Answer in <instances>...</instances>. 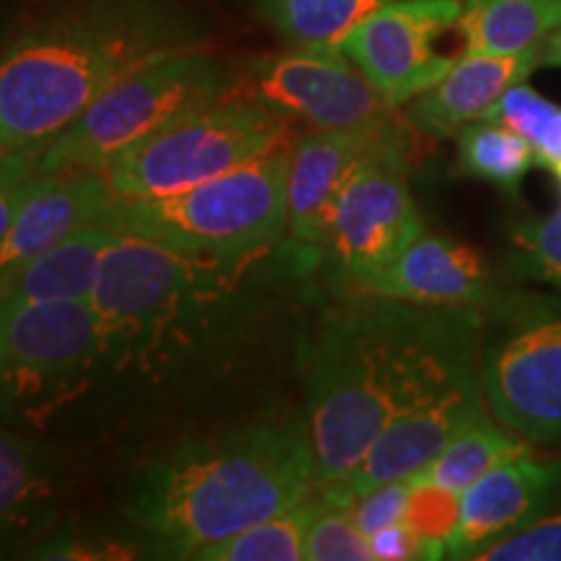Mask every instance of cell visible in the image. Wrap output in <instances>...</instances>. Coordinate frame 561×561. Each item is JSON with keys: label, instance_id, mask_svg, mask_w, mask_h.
<instances>
[{"label": "cell", "instance_id": "83f0119b", "mask_svg": "<svg viewBox=\"0 0 561 561\" xmlns=\"http://www.w3.org/2000/svg\"><path fill=\"white\" fill-rule=\"evenodd\" d=\"M458 491L434 486V483H411L403 523L419 538L424 559H445L447 541L458 525Z\"/></svg>", "mask_w": 561, "mask_h": 561}, {"label": "cell", "instance_id": "7402d4cb", "mask_svg": "<svg viewBox=\"0 0 561 561\" xmlns=\"http://www.w3.org/2000/svg\"><path fill=\"white\" fill-rule=\"evenodd\" d=\"M530 453V442L504 424H494L489 413L460 432L424 471L411 476V483H434L462 494L471 483L500 462Z\"/></svg>", "mask_w": 561, "mask_h": 561}, {"label": "cell", "instance_id": "1f68e13d", "mask_svg": "<svg viewBox=\"0 0 561 561\" xmlns=\"http://www.w3.org/2000/svg\"><path fill=\"white\" fill-rule=\"evenodd\" d=\"M409 491L411 483L409 479L403 481H390L382 483V486L367 491L359 500L351 504V515H354L356 525L364 536H375L377 530L390 528V525L403 523L405 504H409Z\"/></svg>", "mask_w": 561, "mask_h": 561}, {"label": "cell", "instance_id": "ffe728a7", "mask_svg": "<svg viewBox=\"0 0 561 561\" xmlns=\"http://www.w3.org/2000/svg\"><path fill=\"white\" fill-rule=\"evenodd\" d=\"M117 229L104 221L83 224L73 234L47 250L39 261L21 273L9 297L0 307L34 305V301L91 299L96 273L107 244L115 240Z\"/></svg>", "mask_w": 561, "mask_h": 561}, {"label": "cell", "instance_id": "e0dca14e", "mask_svg": "<svg viewBox=\"0 0 561 561\" xmlns=\"http://www.w3.org/2000/svg\"><path fill=\"white\" fill-rule=\"evenodd\" d=\"M354 291L426 307H481L486 310L502 286L479 250L447 237L421 234L401 255Z\"/></svg>", "mask_w": 561, "mask_h": 561}, {"label": "cell", "instance_id": "5bb4252c", "mask_svg": "<svg viewBox=\"0 0 561 561\" xmlns=\"http://www.w3.org/2000/svg\"><path fill=\"white\" fill-rule=\"evenodd\" d=\"M561 496V460L517 455L491 468L460 494V517L445 559H473L551 512Z\"/></svg>", "mask_w": 561, "mask_h": 561}, {"label": "cell", "instance_id": "484cf974", "mask_svg": "<svg viewBox=\"0 0 561 561\" xmlns=\"http://www.w3.org/2000/svg\"><path fill=\"white\" fill-rule=\"evenodd\" d=\"M486 117L520 133L536 153V164L553 174L561 170V104L543 100L523 81L512 87Z\"/></svg>", "mask_w": 561, "mask_h": 561}, {"label": "cell", "instance_id": "d6986e66", "mask_svg": "<svg viewBox=\"0 0 561 561\" xmlns=\"http://www.w3.org/2000/svg\"><path fill=\"white\" fill-rule=\"evenodd\" d=\"M541 68V47L517 55L462 53L442 79L411 100L409 121L432 138H450L481 117L517 83Z\"/></svg>", "mask_w": 561, "mask_h": 561}, {"label": "cell", "instance_id": "836d02e7", "mask_svg": "<svg viewBox=\"0 0 561 561\" xmlns=\"http://www.w3.org/2000/svg\"><path fill=\"white\" fill-rule=\"evenodd\" d=\"M541 66L543 68H561V26L551 32L541 45Z\"/></svg>", "mask_w": 561, "mask_h": 561}, {"label": "cell", "instance_id": "2e32d148", "mask_svg": "<svg viewBox=\"0 0 561 561\" xmlns=\"http://www.w3.org/2000/svg\"><path fill=\"white\" fill-rule=\"evenodd\" d=\"M392 138H401L396 125L382 133L312 130L294 140L286 178V231L294 242L322 250L351 172Z\"/></svg>", "mask_w": 561, "mask_h": 561}, {"label": "cell", "instance_id": "cb8c5ba5", "mask_svg": "<svg viewBox=\"0 0 561 561\" xmlns=\"http://www.w3.org/2000/svg\"><path fill=\"white\" fill-rule=\"evenodd\" d=\"M390 0H261V13L291 47L341 45L364 19Z\"/></svg>", "mask_w": 561, "mask_h": 561}, {"label": "cell", "instance_id": "f1b7e54d", "mask_svg": "<svg viewBox=\"0 0 561 561\" xmlns=\"http://www.w3.org/2000/svg\"><path fill=\"white\" fill-rule=\"evenodd\" d=\"M305 559L310 561H375L369 538L351 515L348 504L328 502L307 530Z\"/></svg>", "mask_w": 561, "mask_h": 561}, {"label": "cell", "instance_id": "7c38bea8", "mask_svg": "<svg viewBox=\"0 0 561 561\" xmlns=\"http://www.w3.org/2000/svg\"><path fill=\"white\" fill-rule=\"evenodd\" d=\"M462 0H390L348 34L341 50L380 89L392 107H403L455 66L437 53V39L458 26Z\"/></svg>", "mask_w": 561, "mask_h": 561}, {"label": "cell", "instance_id": "e575fe53", "mask_svg": "<svg viewBox=\"0 0 561 561\" xmlns=\"http://www.w3.org/2000/svg\"><path fill=\"white\" fill-rule=\"evenodd\" d=\"M557 178H559V180H561V170H559V172H557Z\"/></svg>", "mask_w": 561, "mask_h": 561}, {"label": "cell", "instance_id": "6da1fadb", "mask_svg": "<svg viewBox=\"0 0 561 561\" xmlns=\"http://www.w3.org/2000/svg\"><path fill=\"white\" fill-rule=\"evenodd\" d=\"M481 335V307H426L356 291L328 312L307 364L318 489H339L398 413L476 367Z\"/></svg>", "mask_w": 561, "mask_h": 561}, {"label": "cell", "instance_id": "f546056e", "mask_svg": "<svg viewBox=\"0 0 561 561\" xmlns=\"http://www.w3.org/2000/svg\"><path fill=\"white\" fill-rule=\"evenodd\" d=\"M476 561H561V515H546L483 549Z\"/></svg>", "mask_w": 561, "mask_h": 561}, {"label": "cell", "instance_id": "603a6c76", "mask_svg": "<svg viewBox=\"0 0 561 561\" xmlns=\"http://www.w3.org/2000/svg\"><path fill=\"white\" fill-rule=\"evenodd\" d=\"M325 504V496L318 489L305 502L294 504L291 510L265 517L240 533L201 546L191 553V559L201 561H299L305 559L307 530L314 515Z\"/></svg>", "mask_w": 561, "mask_h": 561}, {"label": "cell", "instance_id": "44dd1931", "mask_svg": "<svg viewBox=\"0 0 561 561\" xmlns=\"http://www.w3.org/2000/svg\"><path fill=\"white\" fill-rule=\"evenodd\" d=\"M561 26V0H462V53L536 50Z\"/></svg>", "mask_w": 561, "mask_h": 561}, {"label": "cell", "instance_id": "8fae6325", "mask_svg": "<svg viewBox=\"0 0 561 561\" xmlns=\"http://www.w3.org/2000/svg\"><path fill=\"white\" fill-rule=\"evenodd\" d=\"M250 91L284 117L312 130L382 133L392 128L396 107L343 50L294 47L250 62Z\"/></svg>", "mask_w": 561, "mask_h": 561}, {"label": "cell", "instance_id": "4dcf8cb0", "mask_svg": "<svg viewBox=\"0 0 561 561\" xmlns=\"http://www.w3.org/2000/svg\"><path fill=\"white\" fill-rule=\"evenodd\" d=\"M39 153L42 146L37 149H0V240L9 231L11 221L16 219L32 180L39 174Z\"/></svg>", "mask_w": 561, "mask_h": 561}, {"label": "cell", "instance_id": "52a82bcc", "mask_svg": "<svg viewBox=\"0 0 561 561\" xmlns=\"http://www.w3.org/2000/svg\"><path fill=\"white\" fill-rule=\"evenodd\" d=\"M227 91V70L210 55L193 47L161 53L121 76L66 130L42 146L39 172H102L117 153L159 125Z\"/></svg>", "mask_w": 561, "mask_h": 561}, {"label": "cell", "instance_id": "ba28073f", "mask_svg": "<svg viewBox=\"0 0 561 561\" xmlns=\"http://www.w3.org/2000/svg\"><path fill=\"white\" fill-rule=\"evenodd\" d=\"M489 411L530 445L561 442V291L502 289L483 310Z\"/></svg>", "mask_w": 561, "mask_h": 561}, {"label": "cell", "instance_id": "4fadbf2b", "mask_svg": "<svg viewBox=\"0 0 561 561\" xmlns=\"http://www.w3.org/2000/svg\"><path fill=\"white\" fill-rule=\"evenodd\" d=\"M489 413L479 364L430 401L398 413L377 434L369 450L339 489L322 491L328 502L354 504L367 491L390 481H403L424 471L450 442Z\"/></svg>", "mask_w": 561, "mask_h": 561}, {"label": "cell", "instance_id": "8992f818", "mask_svg": "<svg viewBox=\"0 0 561 561\" xmlns=\"http://www.w3.org/2000/svg\"><path fill=\"white\" fill-rule=\"evenodd\" d=\"M289 117L255 96L210 100L180 112L104 167L115 198H161L286 146Z\"/></svg>", "mask_w": 561, "mask_h": 561}, {"label": "cell", "instance_id": "ac0fdd59", "mask_svg": "<svg viewBox=\"0 0 561 561\" xmlns=\"http://www.w3.org/2000/svg\"><path fill=\"white\" fill-rule=\"evenodd\" d=\"M62 491L66 466L55 447L0 421V557L53 536Z\"/></svg>", "mask_w": 561, "mask_h": 561}, {"label": "cell", "instance_id": "5b68a950", "mask_svg": "<svg viewBox=\"0 0 561 561\" xmlns=\"http://www.w3.org/2000/svg\"><path fill=\"white\" fill-rule=\"evenodd\" d=\"M289 146L161 198H115L100 221L167 248L206 255H257L286 231Z\"/></svg>", "mask_w": 561, "mask_h": 561}, {"label": "cell", "instance_id": "30bf717a", "mask_svg": "<svg viewBox=\"0 0 561 561\" xmlns=\"http://www.w3.org/2000/svg\"><path fill=\"white\" fill-rule=\"evenodd\" d=\"M424 234V219L405 180L401 138L359 161L335 203L328 240L333 268L351 291Z\"/></svg>", "mask_w": 561, "mask_h": 561}, {"label": "cell", "instance_id": "277c9868", "mask_svg": "<svg viewBox=\"0 0 561 561\" xmlns=\"http://www.w3.org/2000/svg\"><path fill=\"white\" fill-rule=\"evenodd\" d=\"M185 252L117 229L96 273L91 307L102 322L110 362L136 364L170 356L224 312L234 261Z\"/></svg>", "mask_w": 561, "mask_h": 561}, {"label": "cell", "instance_id": "d6a6232c", "mask_svg": "<svg viewBox=\"0 0 561 561\" xmlns=\"http://www.w3.org/2000/svg\"><path fill=\"white\" fill-rule=\"evenodd\" d=\"M375 561H403V559H424L419 538L405 528V523H396L390 528L377 530L369 536Z\"/></svg>", "mask_w": 561, "mask_h": 561}, {"label": "cell", "instance_id": "7a4b0ae2", "mask_svg": "<svg viewBox=\"0 0 561 561\" xmlns=\"http://www.w3.org/2000/svg\"><path fill=\"white\" fill-rule=\"evenodd\" d=\"M314 491L310 430L261 421L159 455L133 481L125 515L191 559L201 546L291 510Z\"/></svg>", "mask_w": 561, "mask_h": 561}, {"label": "cell", "instance_id": "9a60e30c", "mask_svg": "<svg viewBox=\"0 0 561 561\" xmlns=\"http://www.w3.org/2000/svg\"><path fill=\"white\" fill-rule=\"evenodd\" d=\"M112 201L115 193L100 170L39 172L0 240V305L21 273L83 224L100 221Z\"/></svg>", "mask_w": 561, "mask_h": 561}, {"label": "cell", "instance_id": "3957f363", "mask_svg": "<svg viewBox=\"0 0 561 561\" xmlns=\"http://www.w3.org/2000/svg\"><path fill=\"white\" fill-rule=\"evenodd\" d=\"M182 47L159 11L133 0L70 9L0 50V149H37L140 62Z\"/></svg>", "mask_w": 561, "mask_h": 561}, {"label": "cell", "instance_id": "4316f807", "mask_svg": "<svg viewBox=\"0 0 561 561\" xmlns=\"http://www.w3.org/2000/svg\"><path fill=\"white\" fill-rule=\"evenodd\" d=\"M510 265L517 276L561 291V206L512 229Z\"/></svg>", "mask_w": 561, "mask_h": 561}, {"label": "cell", "instance_id": "d4e9b609", "mask_svg": "<svg viewBox=\"0 0 561 561\" xmlns=\"http://www.w3.org/2000/svg\"><path fill=\"white\" fill-rule=\"evenodd\" d=\"M460 170L476 180L515 193L536 164V153L520 133L500 121L481 117L458 133Z\"/></svg>", "mask_w": 561, "mask_h": 561}, {"label": "cell", "instance_id": "9c48e42d", "mask_svg": "<svg viewBox=\"0 0 561 561\" xmlns=\"http://www.w3.org/2000/svg\"><path fill=\"white\" fill-rule=\"evenodd\" d=\"M110 362L87 299L0 307V421L45 424Z\"/></svg>", "mask_w": 561, "mask_h": 561}]
</instances>
